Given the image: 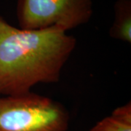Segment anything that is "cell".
<instances>
[{"mask_svg": "<svg viewBox=\"0 0 131 131\" xmlns=\"http://www.w3.org/2000/svg\"><path fill=\"white\" fill-rule=\"evenodd\" d=\"M77 39L58 26L24 30L0 16V95L31 92L40 83H56Z\"/></svg>", "mask_w": 131, "mask_h": 131, "instance_id": "cell-1", "label": "cell"}, {"mask_svg": "<svg viewBox=\"0 0 131 131\" xmlns=\"http://www.w3.org/2000/svg\"><path fill=\"white\" fill-rule=\"evenodd\" d=\"M69 119L63 104L31 91L0 95V131H67Z\"/></svg>", "mask_w": 131, "mask_h": 131, "instance_id": "cell-2", "label": "cell"}, {"mask_svg": "<svg viewBox=\"0 0 131 131\" xmlns=\"http://www.w3.org/2000/svg\"><path fill=\"white\" fill-rule=\"evenodd\" d=\"M93 13L92 0H18L16 11L21 29L58 26L65 31L87 24Z\"/></svg>", "mask_w": 131, "mask_h": 131, "instance_id": "cell-3", "label": "cell"}, {"mask_svg": "<svg viewBox=\"0 0 131 131\" xmlns=\"http://www.w3.org/2000/svg\"><path fill=\"white\" fill-rule=\"evenodd\" d=\"M111 37L131 42V0H117L114 5V20L109 30Z\"/></svg>", "mask_w": 131, "mask_h": 131, "instance_id": "cell-4", "label": "cell"}, {"mask_svg": "<svg viewBox=\"0 0 131 131\" xmlns=\"http://www.w3.org/2000/svg\"><path fill=\"white\" fill-rule=\"evenodd\" d=\"M88 131H131V125L110 116L103 118Z\"/></svg>", "mask_w": 131, "mask_h": 131, "instance_id": "cell-5", "label": "cell"}, {"mask_svg": "<svg viewBox=\"0 0 131 131\" xmlns=\"http://www.w3.org/2000/svg\"><path fill=\"white\" fill-rule=\"evenodd\" d=\"M113 117L127 124L131 125V104L130 102L124 106L117 107L113 111L112 115Z\"/></svg>", "mask_w": 131, "mask_h": 131, "instance_id": "cell-6", "label": "cell"}]
</instances>
